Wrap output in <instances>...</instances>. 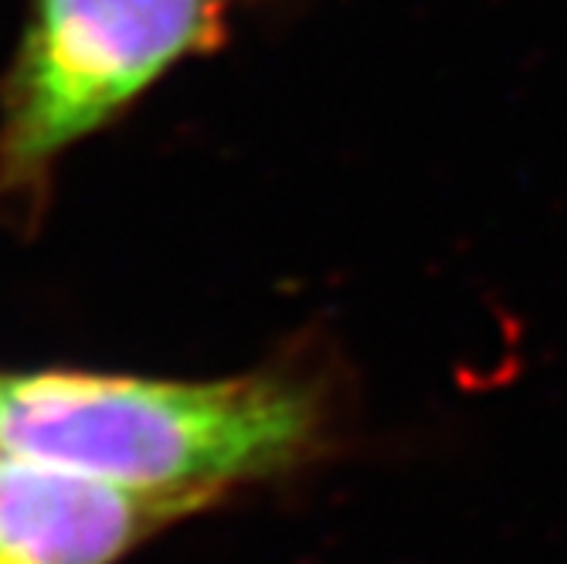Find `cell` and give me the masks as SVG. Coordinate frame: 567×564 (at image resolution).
<instances>
[{
  "label": "cell",
  "instance_id": "1",
  "mask_svg": "<svg viewBox=\"0 0 567 564\" xmlns=\"http://www.w3.org/2000/svg\"><path fill=\"white\" fill-rule=\"evenodd\" d=\"M343 422L350 401L323 357L231 381L4 378V452L200 506L337 455Z\"/></svg>",
  "mask_w": 567,
  "mask_h": 564
},
{
  "label": "cell",
  "instance_id": "2",
  "mask_svg": "<svg viewBox=\"0 0 567 564\" xmlns=\"http://www.w3.org/2000/svg\"><path fill=\"white\" fill-rule=\"evenodd\" d=\"M225 0H34L0 116V197L38 194L69 146L221 34Z\"/></svg>",
  "mask_w": 567,
  "mask_h": 564
},
{
  "label": "cell",
  "instance_id": "3",
  "mask_svg": "<svg viewBox=\"0 0 567 564\" xmlns=\"http://www.w3.org/2000/svg\"><path fill=\"white\" fill-rule=\"evenodd\" d=\"M197 506L0 452V564H113Z\"/></svg>",
  "mask_w": 567,
  "mask_h": 564
},
{
  "label": "cell",
  "instance_id": "4",
  "mask_svg": "<svg viewBox=\"0 0 567 564\" xmlns=\"http://www.w3.org/2000/svg\"><path fill=\"white\" fill-rule=\"evenodd\" d=\"M0 452H4V378H0Z\"/></svg>",
  "mask_w": 567,
  "mask_h": 564
}]
</instances>
